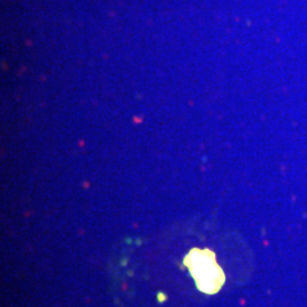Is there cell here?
Wrapping results in <instances>:
<instances>
[{
	"label": "cell",
	"mask_w": 307,
	"mask_h": 307,
	"mask_svg": "<svg viewBox=\"0 0 307 307\" xmlns=\"http://www.w3.org/2000/svg\"><path fill=\"white\" fill-rule=\"evenodd\" d=\"M197 259L198 263H195V267H192V274L199 288L209 293L217 291L224 281V275L215 263L213 255L209 251H198Z\"/></svg>",
	"instance_id": "1"
}]
</instances>
